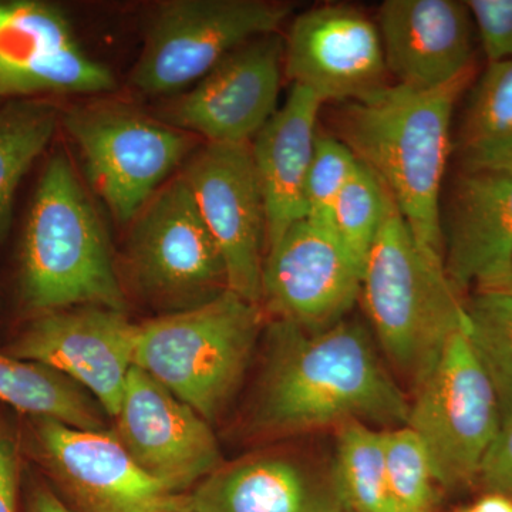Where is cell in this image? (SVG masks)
<instances>
[{
  "mask_svg": "<svg viewBox=\"0 0 512 512\" xmlns=\"http://www.w3.org/2000/svg\"><path fill=\"white\" fill-rule=\"evenodd\" d=\"M252 413L255 429L298 434L352 421L402 427L410 400L377 355L369 330L343 319L316 330L275 319Z\"/></svg>",
  "mask_w": 512,
  "mask_h": 512,
  "instance_id": "obj_1",
  "label": "cell"
},
{
  "mask_svg": "<svg viewBox=\"0 0 512 512\" xmlns=\"http://www.w3.org/2000/svg\"><path fill=\"white\" fill-rule=\"evenodd\" d=\"M471 72L436 89L386 84L340 110L338 138L386 188L417 242L443 259L441 190Z\"/></svg>",
  "mask_w": 512,
  "mask_h": 512,
  "instance_id": "obj_2",
  "label": "cell"
},
{
  "mask_svg": "<svg viewBox=\"0 0 512 512\" xmlns=\"http://www.w3.org/2000/svg\"><path fill=\"white\" fill-rule=\"evenodd\" d=\"M19 293L33 316L80 306L126 309L106 231L62 151L47 161L30 205L20 247Z\"/></svg>",
  "mask_w": 512,
  "mask_h": 512,
  "instance_id": "obj_3",
  "label": "cell"
},
{
  "mask_svg": "<svg viewBox=\"0 0 512 512\" xmlns=\"http://www.w3.org/2000/svg\"><path fill=\"white\" fill-rule=\"evenodd\" d=\"M443 259L421 247L390 198L363 266L360 301L384 355L413 387L447 343L466 332L467 313Z\"/></svg>",
  "mask_w": 512,
  "mask_h": 512,
  "instance_id": "obj_4",
  "label": "cell"
},
{
  "mask_svg": "<svg viewBox=\"0 0 512 512\" xmlns=\"http://www.w3.org/2000/svg\"><path fill=\"white\" fill-rule=\"evenodd\" d=\"M264 323L262 305L227 289L138 325L136 366L211 423L241 386Z\"/></svg>",
  "mask_w": 512,
  "mask_h": 512,
  "instance_id": "obj_5",
  "label": "cell"
},
{
  "mask_svg": "<svg viewBox=\"0 0 512 512\" xmlns=\"http://www.w3.org/2000/svg\"><path fill=\"white\" fill-rule=\"evenodd\" d=\"M413 389L406 426L426 448L437 485L473 483L500 433L503 416L466 332L451 338Z\"/></svg>",
  "mask_w": 512,
  "mask_h": 512,
  "instance_id": "obj_6",
  "label": "cell"
},
{
  "mask_svg": "<svg viewBox=\"0 0 512 512\" xmlns=\"http://www.w3.org/2000/svg\"><path fill=\"white\" fill-rule=\"evenodd\" d=\"M131 224L128 269L147 301L174 313L227 291L220 248L184 175L165 183Z\"/></svg>",
  "mask_w": 512,
  "mask_h": 512,
  "instance_id": "obj_7",
  "label": "cell"
},
{
  "mask_svg": "<svg viewBox=\"0 0 512 512\" xmlns=\"http://www.w3.org/2000/svg\"><path fill=\"white\" fill-rule=\"evenodd\" d=\"M291 6L265 0H171L148 25L131 84L146 94L178 92L201 80L232 50L274 35Z\"/></svg>",
  "mask_w": 512,
  "mask_h": 512,
  "instance_id": "obj_8",
  "label": "cell"
},
{
  "mask_svg": "<svg viewBox=\"0 0 512 512\" xmlns=\"http://www.w3.org/2000/svg\"><path fill=\"white\" fill-rule=\"evenodd\" d=\"M87 177L120 224H130L190 151L191 137L119 104L77 107L63 119Z\"/></svg>",
  "mask_w": 512,
  "mask_h": 512,
  "instance_id": "obj_9",
  "label": "cell"
},
{
  "mask_svg": "<svg viewBox=\"0 0 512 512\" xmlns=\"http://www.w3.org/2000/svg\"><path fill=\"white\" fill-rule=\"evenodd\" d=\"M37 458L76 512H180L174 494L138 464L116 434L30 419Z\"/></svg>",
  "mask_w": 512,
  "mask_h": 512,
  "instance_id": "obj_10",
  "label": "cell"
},
{
  "mask_svg": "<svg viewBox=\"0 0 512 512\" xmlns=\"http://www.w3.org/2000/svg\"><path fill=\"white\" fill-rule=\"evenodd\" d=\"M137 333L124 312L80 306L33 316L5 352L62 373L114 419L136 366Z\"/></svg>",
  "mask_w": 512,
  "mask_h": 512,
  "instance_id": "obj_11",
  "label": "cell"
},
{
  "mask_svg": "<svg viewBox=\"0 0 512 512\" xmlns=\"http://www.w3.org/2000/svg\"><path fill=\"white\" fill-rule=\"evenodd\" d=\"M183 175L220 248L229 291L262 305L266 214L251 143H208Z\"/></svg>",
  "mask_w": 512,
  "mask_h": 512,
  "instance_id": "obj_12",
  "label": "cell"
},
{
  "mask_svg": "<svg viewBox=\"0 0 512 512\" xmlns=\"http://www.w3.org/2000/svg\"><path fill=\"white\" fill-rule=\"evenodd\" d=\"M362 268L335 229L303 218L268 249L262 306L303 329L335 325L360 301Z\"/></svg>",
  "mask_w": 512,
  "mask_h": 512,
  "instance_id": "obj_13",
  "label": "cell"
},
{
  "mask_svg": "<svg viewBox=\"0 0 512 512\" xmlns=\"http://www.w3.org/2000/svg\"><path fill=\"white\" fill-rule=\"evenodd\" d=\"M113 73L83 49L66 15L39 0H0V97L104 93Z\"/></svg>",
  "mask_w": 512,
  "mask_h": 512,
  "instance_id": "obj_14",
  "label": "cell"
},
{
  "mask_svg": "<svg viewBox=\"0 0 512 512\" xmlns=\"http://www.w3.org/2000/svg\"><path fill=\"white\" fill-rule=\"evenodd\" d=\"M114 420L117 439L138 466L174 494L187 493L222 466L210 423L137 366Z\"/></svg>",
  "mask_w": 512,
  "mask_h": 512,
  "instance_id": "obj_15",
  "label": "cell"
},
{
  "mask_svg": "<svg viewBox=\"0 0 512 512\" xmlns=\"http://www.w3.org/2000/svg\"><path fill=\"white\" fill-rule=\"evenodd\" d=\"M441 231L444 269L458 292L510 288L512 161L460 165Z\"/></svg>",
  "mask_w": 512,
  "mask_h": 512,
  "instance_id": "obj_16",
  "label": "cell"
},
{
  "mask_svg": "<svg viewBox=\"0 0 512 512\" xmlns=\"http://www.w3.org/2000/svg\"><path fill=\"white\" fill-rule=\"evenodd\" d=\"M285 45L256 37L232 50L168 109L170 126L210 144H249L276 113Z\"/></svg>",
  "mask_w": 512,
  "mask_h": 512,
  "instance_id": "obj_17",
  "label": "cell"
},
{
  "mask_svg": "<svg viewBox=\"0 0 512 512\" xmlns=\"http://www.w3.org/2000/svg\"><path fill=\"white\" fill-rule=\"evenodd\" d=\"M284 69L322 103L359 100L386 86L382 37L373 20L348 6H322L293 20Z\"/></svg>",
  "mask_w": 512,
  "mask_h": 512,
  "instance_id": "obj_18",
  "label": "cell"
},
{
  "mask_svg": "<svg viewBox=\"0 0 512 512\" xmlns=\"http://www.w3.org/2000/svg\"><path fill=\"white\" fill-rule=\"evenodd\" d=\"M377 28L397 84L436 89L471 72L473 19L466 2L387 0Z\"/></svg>",
  "mask_w": 512,
  "mask_h": 512,
  "instance_id": "obj_19",
  "label": "cell"
},
{
  "mask_svg": "<svg viewBox=\"0 0 512 512\" xmlns=\"http://www.w3.org/2000/svg\"><path fill=\"white\" fill-rule=\"evenodd\" d=\"M322 101L293 84L286 103L256 134L252 158L266 214V245L305 218V187L315 151Z\"/></svg>",
  "mask_w": 512,
  "mask_h": 512,
  "instance_id": "obj_20",
  "label": "cell"
},
{
  "mask_svg": "<svg viewBox=\"0 0 512 512\" xmlns=\"http://www.w3.org/2000/svg\"><path fill=\"white\" fill-rule=\"evenodd\" d=\"M180 512H348L332 480L291 458L259 456L221 466L181 495Z\"/></svg>",
  "mask_w": 512,
  "mask_h": 512,
  "instance_id": "obj_21",
  "label": "cell"
},
{
  "mask_svg": "<svg viewBox=\"0 0 512 512\" xmlns=\"http://www.w3.org/2000/svg\"><path fill=\"white\" fill-rule=\"evenodd\" d=\"M0 402L30 419H50L83 430H104L99 409L82 387L40 363L0 352Z\"/></svg>",
  "mask_w": 512,
  "mask_h": 512,
  "instance_id": "obj_22",
  "label": "cell"
},
{
  "mask_svg": "<svg viewBox=\"0 0 512 512\" xmlns=\"http://www.w3.org/2000/svg\"><path fill=\"white\" fill-rule=\"evenodd\" d=\"M460 165L512 161V60L488 63L474 87L458 137Z\"/></svg>",
  "mask_w": 512,
  "mask_h": 512,
  "instance_id": "obj_23",
  "label": "cell"
},
{
  "mask_svg": "<svg viewBox=\"0 0 512 512\" xmlns=\"http://www.w3.org/2000/svg\"><path fill=\"white\" fill-rule=\"evenodd\" d=\"M59 111L40 99H12L0 107V242L12 225L20 181L49 146Z\"/></svg>",
  "mask_w": 512,
  "mask_h": 512,
  "instance_id": "obj_24",
  "label": "cell"
},
{
  "mask_svg": "<svg viewBox=\"0 0 512 512\" xmlns=\"http://www.w3.org/2000/svg\"><path fill=\"white\" fill-rule=\"evenodd\" d=\"M333 488L348 512H397L386 461L383 430L352 421L338 427Z\"/></svg>",
  "mask_w": 512,
  "mask_h": 512,
  "instance_id": "obj_25",
  "label": "cell"
},
{
  "mask_svg": "<svg viewBox=\"0 0 512 512\" xmlns=\"http://www.w3.org/2000/svg\"><path fill=\"white\" fill-rule=\"evenodd\" d=\"M466 336L493 384L503 421L512 417V289H480L464 301Z\"/></svg>",
  "mask_w": 512,
  "mask_h": 512,
  "instance_id": "obj_26",
  "label": "cell"
},
{
  "mask_svg": "<svg viewBox=\"0 0 512 512\" xmlns=\"http://www.w3.org/2000/svg\"><path fill=\"white\" fill-rule=\"evenodd\" d=\"M389 204L390 195L386 188L369 168L359 164L333 208L332 227L356 264L362 268V274Z\"/></svg>",
  "mask_w": 512,
  "mask_h": 512,
  "instance_id": "obj_27",
  "label": "cell"
},
{
  "mask_svg": "<svg viewBox=\"0 0 512 512\" xmlns=\"http://www.w3.org/2000/svg\"><path fill=\"white\" fill-rule=\"evenodd\" d=\"M384 461L397 512H434L437 483L426 448L407 426L383 430Z\"/></svg>",
  "mask_w": 512,
  "mask_h": 512,
  "instance_id": "obj_28",
  "label": "cell"
},
{
  "mask_svg": "<svg viewBox=\"0 0 512 512\" xmlns=\"http://www.w3.org/2000/svg\"><path fill=\"white\" fill-rule=\"evenodd\" d=\"M359 164L338 137L318 136L306 178L305 218L332 227L333 208Z\"/></svg>",
  "mask_w": 512,
  "mask_h": 512,
  "instance_id": "obj_29",
  "label": "cell"
},
{
  "mask_svg": "<svg viewBox=\"0 0 512 512\" xmlns=\"http://www.w3.org/2000/svg\"><path fill=\"white\" fill-rule=\"evenodd\" d=\"M488 63L512 60V0H468Z\"/></svg>",
  "mask_w": 512,
  "mask_h": 512,
  "instance_id": "obj_30",
  "label": "cell"
},
{
  "mask_svg": "<svg viewBox=\"0 0 512 512\" xmlns=\"http://www.w3.org/2000/svg\"><path fill=\"white\" fill-rule=\"evenodd\" d=\"M478 478L488 493L512 500V417L503 421L500 433L485 454Z\"/></svg>",
  "mask_w": 512,
  "mask_h": 512,
  "instance_id": "obj_31",
  "label": "cell"
},
{
  "mask_svg": "<svg viewBox=\"0 0 512 512\" xmlns=\"http://www.w3.org/2000/svg\"><path fill=\"white\" fill-rule=\"evenodd\" d=\"M20 485L19 441L0 421V512H18Z\"/></svg>",
  "mask_w": 512,
  "mask_h": 512,
  "instance_id": "obj_32",
  "label": "cell"
},
{
  "mask_svg": "<svg viewBox=\"0 0 512 512\" xmlns=\"http://www.w3.org/2000/svg\"><path fill=\"white\" fill-rule=\"evenodd\" d=\"M26 512H76L47 485L32 484L26 495Z\"/></svg>",
  "mask_w": 512,
  "mask_h": 512,
  "instance_id": "obj_33",
  "label": "cell"
},
{
  "mask_svg": "<svg viewBox=\"0 0 512 512\" xmlns=\"http://www.w3.org/2000/svg\"><path fill=\"white\" fill-rule=\"evenodd\" d=\"M470 510L471 512H512V500L504 495L488 493Z\"/></svg>",
  "mask_w": 512,
  "mask_h": 512,
  "instance_id": "obj_34",
  "label": "cell"
},
{
  "mask_svg": "<svg viewBox=\"0 0 512 512\" xmlns=\"http://www.w3.org/2000/svg\"><path fill=\"white\" fill-rule=\"evenodd\" d=\"M510 289H512V278H511V284H510Z\"/></svg>",
  "mask_w": 512,
  "mask_h": 512,
  "instance_id": "obj_35",
  "label": "cell"
},
{
  "mask_svg": "<svg viewBox=\"0 0 512 512\" xmlns=\"http://www.w3.org/2000/svg\"><path fill=\"white\" fill-rule=\"evenodd\" d=\"M463 512H471V510L463 511Z\"/></svg>",
  "mask_w": 512,
  "mask_h": 512,
  "instance_id": "obj_36",
  "label": "cell"
}]
</instances>
